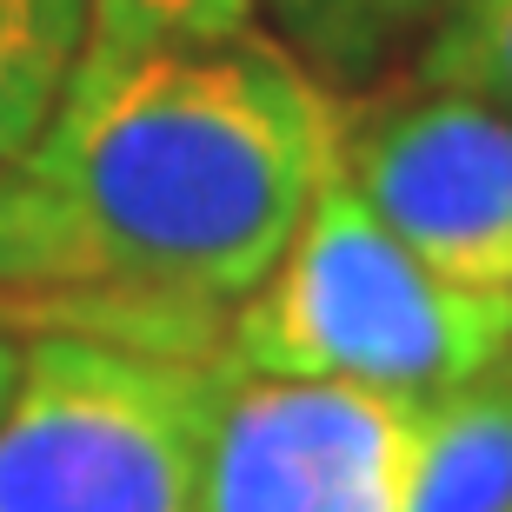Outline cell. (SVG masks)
<instances>
[{
    "label": "cell",
    "instance_id": "1",
    "mask_svg": "<svg viewBox=\"0 0 512 512\" xmlns=\"http://www.w3.org/2000/svg\"><path fill=\"white\" fill-rule=\"evenodd\" d=\"M340 153V100L260 20L213 40L80 47L20 160L47 280L27 326L220 360Z\"/></svg>",
    "mask_w": 512,
    "mask_h": 512
},
{
    "label": "cell",
    "instance_id": "2",
    "mask_svg": "<svg viewBox=\"0 0 512 512\" xmlns=\"http://www.w3.org/2000/svg\"><path fill=\"white\" fill-rule=\"evenodd\" d=\"M512 346V293L439 280L373 220L340 167L260 286L227 313L220 360L273 380H346L433 399Z\"/></svg>",
    "mask_w": 512,
    "mask_h": 512
},
{
    "label": "cell",
    "instance_id": "3",
    "mask_svg": "<svg viewBox=\"0 0 512 512\" xmlns=\"http://www.w3.org/2000/svg\"><path fill=\"white\" fill-rule=\"evenodd\" d=\"M220 366L27 326L0 413V512H187Z\"/></svg>",
    "mask_w": 512,
    "mask_h": 512
},
{
    "label": "cell",
    "instance_id": "4",
    "mask_svg": "<svg viewBox=\"0 0 512 512\" xmlns=\"http://www.w3.org/2000/svg\"><path fill=\"white\" fill-rule=\"evenodd\" d=\"M426 399L220 366L187 512H406Z\"/></svg>",
    "mask_w": 512,
    "mask_h": 512
},
{
    "label": "cell",
    "instance_id": "5",
    "mask_svg": "<svg viewBox=\"0 0 512 512\" xmlns=\"http://www.w3.org/2000/svg\"><path fill=\"white\" fill-rule=\"evenodd\" d=\"M333 167L439 280L512 293V107L413 80L399 100L340 107Z\"/></svg>",
    "mask_w": 512,
    "mask_h": 512
},
{
    "label": "cell",
    "instance_id": "6",
    "mask_svg": "<svg viewBox=\"0 0 512 512\" xmlns=\"http://www.w3.org/2000/svg\"><path fill=\"white\" fill-rule=\"evenodd\" d=\"M406 512H512V346L426 399Z\"/></svg>",
    "mask_w": 512,
    "mask_h": 512
},
{
    "label": "cell",
    "instance_id": "7",
    "mask_svg": "<svg viewBox=\"0 0 512 512\" xmlns=\"http://www.w3.org/2000/svg\"><path fill=\"white\" fill-rule=\"evenodd\" d=\"M87 47V0H0V167H20Z\"/></svg>",
    "mask_w": 512,
    "mask_h": 512
},
{
    "label": "cell",
    "instance_id": "8",
    "mask_svg": "<svg viewBox=\"0 0 512 512\" xmlns=\"http://www.w3.org/2000/svg\"><path fill=\"white\" fill-rule=\"evenodd\" d=\"M413 80L512 107V0H446L419 47Z\"/></svg>",
    "mask_w": 512,
    "mask_h": 512
},
{
    "label": "cell",
    "instance_id": "9",
    "mask_svg": "<svg viewBox=\"0 0 512 512\" xmlns=\"http://www.w3.org/2000/svg\"><path fill=\"white\" fill-rule=\"evenodd\" d=\"M260 0H87V47H160L253 27Z\"/></svg>",
    "mask_w": 512,
    "mask_h": 512
},
{
    "label": "cell",
    "instance_id": "10",
    "mask_svg": "<svg viewBox=\"0 0 512 512\" xmlns=\"http://www.w3.org/2000/svg\"><path fill=\"white\" fill-rule=\"evenodd\" d=\"M47 280V233L20 167H0V313L34 300Z\"/></svg>",
    "mask_w": 512,
    "mask_h": 512
},
{
    "label": "cell",
    "instance_id": "11",
    "mask_svg": "<svg viewBox=\"0 0 512 512\" xmlns=\"http://www.w3.org/2000/svg\"><path fill=\"white\" fill-rule=\"evenodd\" d=\"M286 14V27L313 47V54H333V60H360L373 40L386 34L373 0H273Z\"/></svg>",
    "mask_w": 512,
    "mask_h": 512
},
{
    "label": "cell",
    "instance_id": "12",
    "mask_svg": "<svg viewBox=\"0 0 512 512\" xmlns=\"http://www.w3.org/2000/svg\"><path fill=\"white\" fill-rule=\"evenodd\" d=\"M20 380V326L0 313V413H7V393Z\"/></svg>",
    "mask_w": 512,
    "mask_h": 512
},
{
    "label": "cell",
    "instance_id": "13",
    "mask_svg": "<svg viewBox=\"0 0 512 512\" xmlns=\"http://www.w3.org/2000/svg\"><path fill=\"white\" fill-rule=\"evenodd\" d=\"M446 0H373V14H380V27H399V20H433Z\"/></svg>",
    "mask_w": 512,
    "mask_h": 512
}]
</instances>
